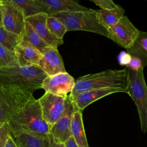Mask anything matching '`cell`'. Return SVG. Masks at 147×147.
Here are the masks:
<instances>
[{
  "label": "cell",
  "instance_id": "1",
  "mask_svg": "<svg viewBox=\"0 0 147 147\" xmlns=\"http://www.w3.org/2000/svg\"><path fill=\"white\" fill-rule=\"evenodd\" d=\"M7 125L12 136L26 133L47 137L51 129L42 117L38 100L34 97L12 117Z\"/></svg>",
  "mask_w": 147,
  "mask_h": 147
},
{
  "label": "cell",
  "instance_id": "2",
  "mask_svg": "<svg viewBox=\"0 0 147 147\" xmlns=\"http://www.w3.org/2000/svg\"><path fill=\"white\" fill-rule=\"evenodd\" d=\"M126 69L125 68L120 70L109 69L78 78L75 80L74 87L69 95L71 98H73L83 92L92 90L119 88L126 90Z\"/></svg>",
  "mask_w": 147,
  "mask_h": 147
},
{
  "label": "cell",
  "instance_id": "3",
  "mask_svg": "<svg viewBox=\"0 0 147 147\" xmlns=\"http://www.w3.org/2000/svg\"><path fill=\"white\" fill-rule=\"evenodd\" d=\"M47 76L38 64L0 68V83L17 86L31 93L41 88Z\"/></svg>",
  "mask_w": 147,
  "mask_h": 147
},
{
  "label": "cell",
  "instance_id": "4",
  "mask_svg": "<svg viewBox=\"0 0 147 147\" xmlns=\"http://www.w3.org/2000/svg\"><path fill=\"white\" fill-rule=\"evenodd\" d=\"M65 26L67 32L83 30L95 33L107 37V29L100 24L96 10L63 11L53 15Z\"/></svg>",
  "mask_w": 147,
  "mask_h": 147
},
{
  "label": "cell",
  "instance_id": "5",
  "mask_svg": "<svg viewBox=\"0 0 147 147\" xmlns=\"http://www.w3.org/2000/svg\"><path fill=\"white\" fill-rule=\"evenodd\" d=\"M126 91L133 100L139 115L141 129L147 132V86L145 82L144 68L132 69L127 67Z\"/></svg>",
  "mask_w": 147,
  "mask_h": 147
},
{
  "label": "cell",
  "instance_id": "6",
  "mask_svg": "<svg viewBox=\"0 0 147 147\" xmlns=\"http://www.w3.org/2000/svg\"><path fill=\"white\" fill-rule=\"evenodd\" d=\"M33 97V93L17 86L0 83V123L7 124Z\"/></svg>",
  "mask_w": 147,
  "mask_h": 147
},
{
  "label": "cell",
  "instance_id": "7",
  "mask_svg": "<svg viewBox=\"0 0 147 147\" xmlns=\"http://www.w3.org/2000/svg\"><path fill=\"white\" fill-rule=\"evenodd\" d=\"M2 26L21 36L24 30L25 16L23 10L11 0H0Z\"/></svg>",
  "mask_w": 147,
  "mask_h": 147
},
{
  "label": "cell",
  "instance_id": "8",
  "mask_svg": "<svg viewBox=\"0 0 147 147\" xmlns=\"http://www.w3.org/2000/svg\"><path fill=\"white\" fill-rule=\"evenodd\" d=\"M139 32L128 18L123 16L118 22L107 29V37L126 49L132 46Z\"/></svg>",
  "mask_w": 147,
  "mask_h": 147
},
{
  "label": "cell",
  "instance_id": "9",
  "mask_svg": "<svg viewBox=\"0 0 147 147\" xmlns=\"http://www.w3.org/2000/svg\"><path fill=\"white\" fill-rule=\"evenodd\" d=\"M76 110L72 99L68 95L65 99L64 109L62 114L49 130V134L59 142L64 144L72 136L71 122L73 114Z\"/></svg>",
  "mask_w": 147,
  "mask_h": 147
},
{
  "label": "cell",
  "instance_id": "10",
  "mask_svg": "<svg viewBox=\"0 0 147 147\" xmlns=\"http://www.w3.org/2000/svg\"><path fill=\"white\" fill-rule=\"evenodd\" d=\"M66 97L54 95L49 92H45L38 99L42 117L51 128L62 114Z\"/></svg>",
  "mask_w": 147,
  "mask_h": 147
},
{
  "label": "cell",
  "instance_id": "11",
  "mask_svg": "<svg viewBox=\"0 0 147 147\" xmlns=\"http://www.w3.org/2000/svg\"><path fill=\"white\" fill-rule=\"evenodd\" d=\"M75 80L67 72L48 76L44 80L41 88L45 92L66 97L72 90Z\"/></svg>",
  "mask_w": 147,
  "mask_h": 147
},
{
  "label": "cell",
  "instance_id": "12",
  "mask_svg": "<svg viewBox=\"0 0 147 147\" xmlns=\"http://www.w3.org/2000/svg\"><path fill=\"white\" fill-rule=\"evenodd\" d=\"M34 2L41 13L48 16L63 11H89L92 9L81 5L78 0H35Z\"/></svg>",
  "mask_w": 147,
  "mask_h": 147
},
{
  "label": "cell",
  "instance_id": "13",
  "mask_svg": "<svg viewBox=\"0 0 147 147\" xmlns=\"http://www.w3.org/2000/svg\"><path fill=\"white\" fill-rule=\"evenodd\" d=\"M41 54L38 65L48 76L67 72L57 48L48 47Z\"/></svg>",
  "mask_w": 147,
  "mask_h": 147
},
{
  "label": "cell",
  "instance_id": "14",
  "mask_svg": "<svg viewBox=\"0 0 147 147\" xmlns=\"http://www.w3.org/2000/svg\"><path fill=\"white\" fill-rule=\"evenodd\" d=\"M48 15L44 13H39L25 18L28 22L40 36V37L49 46L56 48L63 44V40L57 38L52 34L47 28L46 21Z\"/></svg>",
  "mask_w": 147,
  "mask_h": 147
},
{
  "label": "cell",
  "instance_id": "15",
  "mask_svg": "<svg viewBox=\"0 0 147 147\" xmlns=\"http://www.w3.org/2000/svg\"><path fill=\"white\" fill-rule=\"evenodd\" d=\"M117 92H126V90L119 88H107L92 90L83 92L71 99L74 103L76 109L83 112V110L86 107L94 102L102 98Z\"/></svg>",
  "mask_w": 147,
  "mask_h": 147
},
{
  "label": "cell",
  "instance_id": "16",
  "mask_svg": "<svg viewBox=\"0 0 147 147\" xmlns=\"http://www.w3.org/2000/svg\"><path fill=\"white\" fill-rule=\"evenodd\" d=\"M14 52L20 67L38 64L42 56L38 50L22 38L16 48Z\"/></svg>",
  "mask_w": 147,
  "mask_h": 147
},
{
  "label": "cell",
  "instance_id": "17",
  "mask_svg": "<svg viewBox=\"0 0 147 147\" xmlns=\"http://www.w3.org/2000/svg\"><path fill=\"white\" fill-rule=\"evenodd\" d=\"M71 131L78 147H89L83 122L82 112L79 110H76L73 114Z\"/></svg>",
  "mask_w": 147,
  "mask_h": 147
},
{
  "label": "cell",
  "instance_id": "18",
  "mask_svg": "<svg viewBox=\"0 0 147 147\" xmlns=\"http://www.w3.org/2000/svg\"><path fill=\"white\" fill-rule=\"evenodd\" d=\"M126 52L133 57L139 59L144 68L147 65V32L140 31L138 36L131 47Z\"/></svg>",
  "mask_w": 147,
  "mask_h": 147
},
{
  "label": "cell",
  "instance_id": "19",
  "mask_svg": "<svg viewBox=\"0 0 147 147\" xmlns=\"http://www.w3.org/2000/svg\"><path fill=\"white\" fill-rule=\"evenodd\" d=\"M125 10L120 5L113 9H100L96 10L97 17L102 25L107 29L115 25L124 16Z\"/></svg>",
  "mask_w": 147,
  "mask_h": 147
},
{
  "label": "cell",
  "instance_id": "20",
  "mask_svg": "<svg viewBox=\"0 0 147 147\" xmlns=\"http://www.w3.org/2000/svg\"><path fill=\"white\" fill-rule=\"evenodd\" d=\"M13 137L18 147H50L49 134L47 137H40L22 133Z\"/></svg>",
  "mask_w": 147,
  "mask_h": 147
},
{
  "label": "cell",
  "instance_id": "21",
  "mask_svg": "<svg viewBox=\"0 0 147 147\" xmlns=\"http://www.w3.org/2000/svg\"><path fill=\"white\" fill-rule=\"evenodd\" d=\"M21 38L27 41L37 50L42 53L44 50L49 47L37 33L32 26L25 21L24 30L21 35Z\"/></svg>",
  "mask_w": 147,
  "mask_h": 147
},
{
  "label": "cell",
  "instance_id": "22",
  "mask_svg": "<svg viewBox=\"0 0 147 147\" xmlns=\"http://www.w3.org/2000/svg\"><path fill=\"white\" fill-rule=\"evenodd\" d=\"M21 40V36L7 30L2 26H0V44L4 47L14 52Z\"/></svg>",
  "mask_w": 147,
  "mask_h": 147
},
{
  "label": "cell",
  "instance_id": "23",
  "mask_svg": "<svg viewBox=\"0 0 147 147\" xmlns=\"http://www.w3.org/2000/svg\"><path fill=\"white\" fill-rule=\"evenodd\" d=\"M46 25L49 31L59 39L63 38L67 32L64 25L57 18L53 16H48L46 21Z\"/></svg>",
  "mask_w": 147,
  "mask_h": 147
},
{
  "label": "cell",
  "instance_id": "24",
  "mask_svg": "<svg viewBox=\"0 0 147 147\" xmlns=\"http://www.w3.org/2000/svg\"><path fill=\"white\" fill-rule=\"evenodd\" d=\"M18 66L15 52L0 44V68Z\"/></svg>",
  "mask_w": 147,
  "mask_h": 147
},
{
  "label": "cell",
  "instance_id": "25",
  "mask_svg": "<svg viewBox=\"0 0 147 147\" xmlns=\"http://www.w3.org/2000/svg\"><path fill=\"white\" fill-rule=\"evenodd\" d=\"M18 5L23 10L25 17L41 13L36 7L34 2L31 0H11Z\"/></svg>",
  "mask_w": 147,
  "mask_h": 147
},
{
  "label": "cell",
  "instance_id": "26",
  "mask_svg": "<svg viewBox=\"0 0 147 147\" xmlns=\"http://www.w3.org/2000/svg\"><path fill=\"white\" fill-rule=\"evenodd\" d=\"M11 136L7 125L0 123V147H4L6 141Z\"/></svg>",
  "mask_w": 147,
  "mask_h": 147
},
{
  "label": "cell",
  "instance_id": "27",
  "mask_svg": "<svg viewBox=\"0 0 147 147\" xmlns=\"http://www.w3.org/2000/svg\"><path fill=\"white\" fill-rule=\"evenodd\" d=\"M93 2L97 6H99L101 9H115L117 5H116L113 0H90Z\"/></svg>",
  "mask_w": 147,
  "mask_h": 147
},
{
  "label": "cell",
  "instance_id": "28",
  "mask_svg": "<svg viewBox=\"0 0 147 147\" xmlns=\"http://www.w3.org/2000/svg\"><path fill=\"white\" fill-rule=\"evenodd\" d=\"M131 59V56L127 52H122L118 56L119 63L121 65H127L130 61Z\"/></svg>",
  "mask_w": 147,
  "mask_h": 147
},
{
  "label": "cell",
  "instance_id": "29",
  "mask_svg": "<svg viewBox=\"0 0 147 147\" xmlns=\"http://www.w3.org/2000/svg\"><path fill=\"white\" fill-rule=\"evenodd\" d=\"M126 67L134 70L138 69L140 67H142L141 60L137 57L133 56H131V59L130 63L126 65Z\"/></svg>",
  "mask_w": 147,
  "mask_h": 147
},
{
  "label": "cell",
  "instance_id": "30",
  "mask_svg": "<svg viewBox=\"0 0 147 147\" xmlns=\"http://www.w3.org/2000/svg\"><path fill=\"white\" fill-rule=\"evenodd\" d=\"M49 138L50 140V147H65L64 144L56 141L50 134H49Z\"/></svg>",
  "mask_w": 147,
  "mask_h": 147
},
{
  "label": "cell",
  "instance_id": "31",
  "mask_svg": "<svg viewBox=\"0 0 147 147\" xmlns=\"http://www.w3.org/2000/svg\"><path fill=\"white\" fill-rule=\"evenodd\" d=\"M4 147H18L13 137L11 136L6 141Z\"/></svg>",
  "mask_w": 147,
  "mask_h": 147
},
{
  "label": "cell",
  "instance_id": "32",
  "mask_svg": "<svg viewBox=\"0 0 147 147\" xmlns=\"http://www.w3.org/2000/svg\"><path fill=\"white\" fill-rule=\"evenodd\" d=\"M64 145L65 147H78L72 136L64 144Z\"/></svg>",
  "mask_w": 147,
  "mask_h": 147
},
{
  "label": "cell",
  "instance_id": "33",
  "mask_svg": "<svg viewBox=\"0 0 147 147\" xmlns=\"http://www.w3.org/2000/svg\"><path fill=\"white\" fill-rule=\"evenodd\" d=\"M2 26V11L0 5V26Z\"/></svg>",
  "mask_w": 147,
  "mask_h": 147
},
{
  "label": "cell",
  "instance_id": "34",
  "mask_svg": "<svg viewBox=\"0 0 147 147\" xmlns=\"http://www.w3.org/2000/svg\"><path fill=\"white\" fill-rule=\"evenodd\" d=\"M31 1H35V0H31Z\"/></svg>",
  "mask_w": 147,
  "mask_h": 147
}]
</instances>
